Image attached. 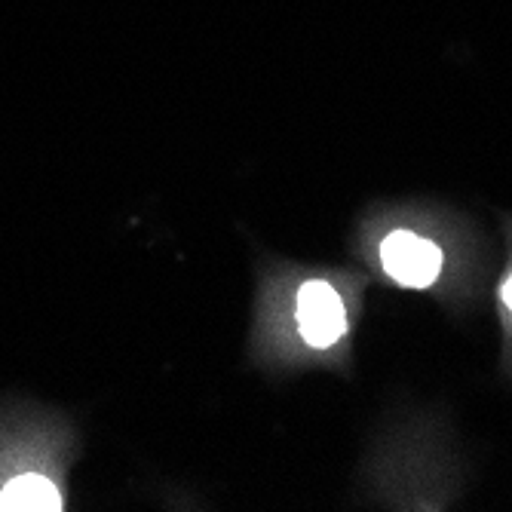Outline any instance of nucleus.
Returning a JSON list of instances; mask_svg holds the SVG:
<instances>
[{
    "label": "nucleus",
    "instance_id": "obj_3",
    "mask_svg": "<svg viewBox=\"0 0 512 512\" xmlns=\"http://www.w3.org/2000/svg\"><path fill=\"white\" fill-rule=\"evenodd\" d=\"M56 512L62 509V497L56 485L43 476H19L4 491H0V512Z\"/></svg>",
    "mask_w": 512,
    "mask_h": 512
},
{
    "label": "nucleus",
    "instance_id": "obj_4",
    "mask_svg": "<svg viewBox=\"0 0 512 512\" xmlns=\"http://www.w3.org/2000/svg\"><path fill=\"white\" fill-rule=\"evenodd\" d=\"M503 301H506V307L512 310V273H509V279L503 283Z\"/></svg>",
    "mask_w": 512,
    "mask_h": 512
},
{
    "label": "nucleus",
    "instance_id": "obj_1",
    "mask_svg": "<svg viewBox=\"0 0 512 512\" xmlns=\"http://www.w3.org/2000/svg\"><path fill=\"white\" fill-rule=\"evenodd\" d=\"M295 316H298L301 338L319 350L332 347L347 332V310L341 295L329 283H319V279L301 286Z\"/></svg>",
    "mask_w": 512,
    "mask_h": 512
},
{
    "label": "nucleus",
    "instance_id": "obj_2",
    "mask_svg": "<svg viewBox=\"0 0 512 512\" xmlns=\"http://www.w3.org/2000/svg\"><path fill=\"white\" fill-rule=\"evenodd\" d=\"M381 264L396 283L424 289L433 286L436 276L442 273V252L424 237L408 234V230H396V234H390L381 243Z\"/></svg>",
    "mask_w": 512,
    "mask_h": 512
}]
</instances>
